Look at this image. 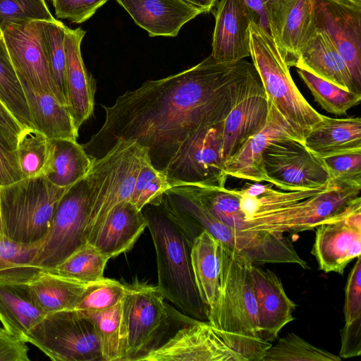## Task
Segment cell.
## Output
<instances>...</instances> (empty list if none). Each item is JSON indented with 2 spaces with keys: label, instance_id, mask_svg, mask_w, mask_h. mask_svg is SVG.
Here are the masks:
<instances>
[{
  "label": "cell",
  "instance_id": "18",
  "mask_svg": "<svg viewBox=\"0 0 361 361\" xmlns=\"http://www.w3.org/2000/svg\"><path fill=\"white\" fill-rule=\"evenodd\" d=\"M269 113V102L257 71L223 121L221 157L224 164L249 138L264 128Z\"/></svg>",
  "mask_w": 361,
  "mask_h": 361
},
{
  "label": "cell",
  "instance_id": "48",
  "mask_svg": "<svg viewBox=\"0 0 361 361\" xmlns=\"http://www.w3.org/2000/svg\"><path fill=\"white\" fill-rule=\"evenodd\" d=\"M23 179L19 169L16 151L0 139V186L8 185Z\"/></svg>",
  "mask_w": 361,
  "mask_h": 361
},
{
  "label": "cell",
  "instance_id": "16",
  "mask_svg": "<svg viewBox=\"0 0 361 361\" xmlns=\"http://www.w3.org/2000/svg\"><path fill=\"white\" fill-rule=\"evenodd\" d=\"M269 35L289 67L314 33V0H274L267 9Z\"/></svg>",
  "mask_w": 361,
  "mask_h": 361
},
{
  "label": "cell",
  "instance_id": "23",
  "mask_svg": "<svg viewBox=\"0 0 361 361\" xmlns=\"http://www.w3.org/2000/svg\"><path fill=\"white\" fill-rule=\"evenodd\" d=\"M149 37H175L180 28L207 13L185 0H116Z\"/></svg>",
  "mask_w": 361,
  "mask_h": 361
},
{
  "label": "cell",
  "instance_id": "38",
  "mask_svg": "<svg viewBox=\"0 0 361 361\" xmlns=\"http://www.w3.org/2000/svg\"><path fill=\"white\" fill-rule=\"evenodd\" d=\"M15 151L23 178L44 176L49 154V139L44 134L35 128H23Z\"/></svg>",
  "mask_w": 361,
  "mask_h": 361
},
{
  "label": "cell",
  "instance_id": "8",
  "mask_svg": "<svg viewBox=\"0 0 361 361\" xmlns=\"http://www.w3.org/2000/svg\"><path fill=\"white\" fill-rule=\"evenodd\" d=\"M248 258L219 241V294L208 322L216 328L260 338L258 306Z\"/></svg>",
  "mask_w": 361,
  "mask_h": 361
},
{
  "label": "cell",
  "instance_id": "33",
  "mask_svg": "<svg viewBox=\"0 0 361 361\" xmlns=\"http://www.w3.org/2000/svg\"><path fill=\"white\" fill-rule=\"evenodd\" d=\"M0 100L23 128H34L25 92L0 35Z\"/></svg>",
  "mask_w": 361,
  "mask_h": 361
},
{
  "label": "cell",
  "instance_id": "11",
  "mask_svg": "<svg viewBox=\"0 0 361 361\" xmlns=\"http://www.w3.org/2000/svg\"><path fill=\"white\" fill-rule=\"evenodd\" d=\"M223 121L200 128L183 143L163 172L173 188L226 187L228 176L221 157Z\"/></svg>",
  "mask_w": 361,
  "mask_h": 361
},
{
  "label": "cell",
  "instance_id": "14",
  "mask_svg": "<svg viewBox=\"0 0 361 361\" xmlns=\"http://www.w3.org/2000/svg\"><path fill=\"white\" fill-rule=\"evenodd\" d=\"M42 20L9 23L0 30V35L20 82L58 100L42 42Z\"/></svg>",
  "mask_w": 361,
  "mask_h": 361
},
{
  "label": "cell",
  "instance_id": "13",
  "mask_svg": "<svg viewBox=\"0 0 361 361\" xmlns=\"http://www.w3.org/2000/svg\"><path fill=\"white\" fill-rule=\"evenodd\" d=\"M164 297L157 286L135 282L127 285L123 312L128 333L126 361L135 360L151 348L169 322Z\"/></svg>",
  "mask_w": 361,
  "mask_h": 361
},
{
  "label": "cell",
  "instance_id": "35",
  "mask_svg": "<svg viewBox=\"0 0 361 361\" xmlns=\"http://www.w3.org/2000/svg\"><path fill=\"white\" fill-rule=\"evenodd\" d=\"M66 27L59 20L51 22L43 21L42 42L58 100L61 104L68 106L66 57L64 45Z\"/></svg>",
  "mask_w": 361,
  "mask_h": 361
},
{
  "label": "cell",
  "instance_id": "44",
  "mask_svg": "<svg viewBox=\"0 0 361 361\" xmlns=\"http://www.w3.org/2000/svg\"><path fill=\"white\" fill-rule=\"evenodd\" d=\"M57 18L74 23L90 19L109 0H51Z\"/></svg>",
  "mask_w": 361,
  "mask_h": 361
},
{
  "label": "cell",
  "instance_id": "42",
  "mask_svg": "<svg viewBox=\"0 0 361 361\" xmlns=\"http://www.w3.org/2000/svg\"><path fill=\"white\" fill-rule=\"evenodd\" d=\"M320 158L330 180L341 185L361 186V149Z\"/></svg>",
  "mask_w": 361,
  "mask_h": 361
},
{
  "label": "cell",
  "instance_id": "29",
  "mask_svg": "<svg viewBox=\"0 0 361 361\" xmlns=\"http://www.w3.org/2000/svg\"><path fill=\"white\" fill-rule=\"evenodd\" d=\"M191 259L196 286L208 320L216 309L219 294V241L204 231L193 240Z\"/></svg>",
  "mask_w": 361,
  "mask_h": 361
},
{
  "label": "cell",
  "instance_id": "54",
  "mask_svg": "<svg viewBox=\"0 0 361 361\" xmlns=\"http://www.w3.org/2000/svg\"><path fill=\"white\" fill-rule=\"evenodd\" d=\"M1 327H2V326H1V323H0V328H1Z\"/></svg>",
  "mask_w": 361,
  "mask_h": 361
},
{
  "label": "cell",
  "instance_id": "17",
  "mask_svg": "<svg viewBox=\"0 0 361 361\" xmlns=\"http://www.w3.org/2000/svg\"><path fill=\"white\" fill-rule=\"evenodd\" d=\"M315 26L332 39L361 92V11L331 0H314Z\"/></svg>",
  "mask_w": 361,
  "mask_h": 361
},
{
  "label": "cell",
  "instance_id": "9",
  "mask_svg": "<svg viewBox=\"0 0 361 361\" xmlns=\"http://www.w3.org/2000/svg\"><path fill=\"white\" fill-rule=\"evenodd\" d=\"M26 341L54 361H103L93 322L75 309L45 314Z\"/></svg>",
  "mask_w": 361,
  "mask_h": 361
},
{
  "label": "cell",
  "instance_id": "6",
  "mask_svg": "<svg viewBox=\"0 0 361 361\" xmlns=\"http://www.w3.org/2000/svg\"><path fill=\"white\" fill-rule=\"evenodd\" d=\"M246 183L234 189L239 198V210L226 224L241 231L273 233L304 231L307 210L313 196L324 190L329 181L317 188L280 191L272 184Z\"/></svg>",
  "mask_w": 361,
  "mask_h": 361
},
{
  "label": "cell",
  "instance_id": "12",
  "mask_svg": "<svg viewBox=\"0 0 361 361\" xmlns=\"http://www.w3.org/2000/svg\"><path fill=\"white\" fill-rule=\"evenodd\" d=\"M262 162L267 183L284 191L314 189L329 181L322 159L298 139L274 141L263 152Z\"/></svg>",
  "mask_w": 361,
  "mask_h": 361
},
{
  "label": "cell",
  "instance_id": "40",
  "mask_svg": "<svg viewBox=\"0 0 361 361\" xmlns=\"http://www.w3.org/2000/svg\"><path fill=\"white\" fill-rule=\"evenodd\" d=\"M173 186L166 176L156 169L147 155L139 170L130 202L140 210L158 200Z\"/></svg>",
  "mask_w": 361,
  "mask_h": 361
},
{
  "label": "cell",
  "instance_id": "30",
  "mask_svg": "<svg viewBox=\"0 0 361 361\" xmlns=\"http://www.w3.org/2000/svg\"><path fill=\"white\" fill-rule=\"evenodd\" d=\"M44 315L23 283L0 281V323L8 334L27 343L29 334Z\"/></svg>",
  "mask_w": 361,
  "mask_h": 361
},
{
  "label": "cell",
  "instance_id": "7",
  "mask_svg": "<svg viewBox=\"0 0 361 361\" xmlns=\"http://www.w3.org/2000/svg\"><path fill=\"white\" fill-rule=\"evenodd\" d=\"M69 188L54 185L44 176L23 178L1 186L4 237L23 245H39Z\"/></svg>",
  "mask_w": 361,
  "mask_h": 361
},
{
  "label": "cell",
  "instance_id": "31",
  "mask_svg": "<svg viewBox=\"0 0 361 361\" xmlns=\"http://www.w3.org/2000/svg\"><path fill=\"white\" fill-rule=\"evenodd\" d=\"M49 154L44 177L59 187H71L90 171L92 159L82 145L71 139H49Z\"/></svg>",
  "mask_w": 361,
  "mask_h": 361
},
{
  "label": "cell",
  "instance_id": "34",
  "mask_svg": "<svg viewBox=\"0 0 361 361\" xmlns=\"http://www.w3.org/2000/svg\"><path fill=\"white\" fill-rule=\"evenodd\" d=\"M0 238V281L25 283L41 269L32 264L38 247Z\"/></svg>",
  "mask_w": 361,
  "mask_h": 361
},
{
  "label": "cell",
  "instance_id": "32",
  "mask_svg": "<svg viewBox=\"0 0 361 361\" xmlns=\"http://www.w3.org/2000/svg\"><path fill=\"white\" fill-rule=\"evenodd\" d=\"M82 312L94 323L103 361H126L128 355V333L123 300L104 310Z\"/></svg>",
  "mask_w": 361,
  "mask_h": 361
},
{
  "label": "cell",
  "instance_id": "15",
  "mask_svg": "<svg viewBox=\"0 0 361 361\" xmlns=\"http://www.w3.org/2000/svg\"><path fill=\"white\" fill-rule=\"evenodd\" d=\"M311 251L324 273L343 274L361 255V198L342 217L317 226Z\"/></svg>",
  "mask_w": 361,
  "mask_h": 361
},
{
  "label": "cell",
  "instance_id": "51",
  "mask_svg": "<svg viewBox=\"0 0 361 361\" xmlns=\"http://www.w3.org/2000/svg\"><path fill=\"white\" fill-rule=\"evenodd\" d=\"M199 8L204 9L207 13L212 11L216 5L217 0H185Z\"/></svg>",
  "mask_w": 361,
  "mask_h": 361
},
{
  "label": "cell",
  "instance_id": "46",
  "mask_svg": "<svg viewBox=\"0 0 361 361\" xmlns=\"http://www.w3.org/2000/svg\"><path fill=\"white\" fill-rule=\"evenodd\" d=\"M341 346L339 357L350 358L361 355V317L345 324L341 330Z\"/></svg>",
  "mask_w": 361,
  "mask_h": 361
},
{
  "label": "cell",
  "instance_id": "37",
  "mask_svg": "<svg viewBox=\"0 0 361 361\" xmlns=\"http://www.w3.org/2000/svg\"><path fill=\"white\" fill-rule=\"evenodd\" d=\"M297 72L315 101L329 113L345 114L360 102L361 93L346 90L303 68H297Z\"/></svg>",
  "mask_w": 361,
  "mask_h": 361
},
{
  "label": "cell",
  "instance_id": "45",
  "mask_svg": "<svg viewBox=\"0 0 361 361\" xmlns=\"http://www.w3.org/2000/svg\"><path fill=\"white\" fill-rule=\"evenodd\" d=\"M347 280L345 290V324L361 317V257L356 259Z\"/></svg>",
  "mask_w": 361,
  "mask_h": 361
},
{
  "label": "cell",
  "instance_id": "39",
  "mask_svg": "<svg viewBox=\"0 0 361 361\" xmlns=\"http://www.w3.org/2000/svg\"><path fill=\"white\" fill-rule=\"evenodd\" d=\"M341 358L288 333L267 350L262 361H340Z\"/></svg>",
  "mask_w": 361,
  "mask_h": 361
},
{
  "label": "cell",
  "instance_id": "41",
  "mask_svg": "<svg viewBox=\"0 0 361 361\" xmlns=\"http://www.w3.org/2000/svg\"><path fill=\"white\" fill-rule=\"evenodd\" d=\"M126 290V285L104 277L89 283L75 310L88 312L113 307L123 300Z\"/></svg>",
  "mask_w": 361,
  "mask_h": 361
},
{
  "label": "cell",
  "instance_id": "26",
  "mask_svg": "<svg viewBox=\"0 0 361 361\" xmlns=\"http://www.w3.org/2000/svg\"><path fill=\"white\" fill-rule=\"evenodd\" d=\"M23 283L32 301L44 314L74 310L87 284L47 269H41Z\"/></svg>",
  "mask_w": 361,
  "mask_h": 361
},
{
  "label": "cell",
  "instance_id": "49",
  "mask_svg": "<svg viewBox=\"0 0 361 361\" xmlns=\"http://www.w3.org/2000/svg\"><path fill=\"white\" fill-rule=\"evenodd\" d=\"M23 128L0 100V139L11 149L16 150L17 141Z\"/></svg>",
  "mask_w": 361,
  "mask_h": 361
},
{
  "label": "cell",
  "instance_id": "19",
  "mask_svg": "<svg viewBox=\"0 0 361 361\" xmlns=\"http://www.w3.org/2000/svg\"><path fill=\"white\" fill-rule=\"evenodd\" d=\"M214 16L210 55L223 63L250 56V25L254 18L245 0H220Z\"/></svg>",
  "mask_w": 361,
  "mask_h": 361
},
{
  "label": "cell",
  "instance_id": "5",
  "mask_svg": "<svg viewBox=\"0 0 361 361\" xmlns=\"http://www.w3.org/2000/svg\"><path fill=\"white\" fill-rule=\"evenodd\" d=\"M250 57L266 95L284 117L297 136L305 137L322 120L295 85L287 65L272 37L254 22L250 25Z\"/></svg>",
  "mask_w": 361,
  "mask_h": 361
},
{
  "label": "cell",
  "instance_id": "47",
  "mask_svg": "<svg viewBox=\"0 0 361 361\" xmlns=\"http://www.w3.org/2000/svg\"><path fill=\"white\" fill-rule=\"evenodd\" d=\"M26 342L0 328V361H29Z\"/></svg>",
  "mask_w": 361,
  "mask_h": 361
},
{
  "label": "cell",
  "instance_id": "27",
  "mask_svg": "<svg viewBox=\"0 0 361 361\" xmlns=\"http://www.w3.org/2000/svg\"><path fill=\"white\" fill-rule=\"evenodd\" d=\"M33 127L48 139L77 140L78 130L67 106L53 95L21 82Z\"/></svg>",
  "mask_w": 361,
  "mask_h": 361
},
{
  "label": "cell",
  "instance_id": "2",
  "mask_svg": "<svg viewBox=\"0 0 361 361\" xmlns=\"http://www.w3.org/2000/svg\"><path fill=\"white\" fill-rule=\"evenodd\" d=\"M159 200L142 209L156 252L157 286L183 316L208 322L192 269L193 242Z\"/></svg>",
  "mask_w": 361,
  "mask_h": 361
},
{
  "label": "cell",
  "instance_id": "36",
  "mask_svg": "<svg viewBox=\"0 0 361 361\" xmlns=\"http://www.w3.org/2000/svg\"><path fill=\"white\" fill-rule=\"evenodd\" d=\"M110 259L87 243L57 267L47 269L67 279L89 283L103 279Z\"/></svg>",
  "mask_w": 361,
  "mask_h": 361
},
{
  "label": "cell",
  "instance_id": "10",
  "mask_svg": "<svg viewBox=\"0 0 361 361\" xmlns=\"http://www.w3.org/2000/svg\"><path fill=\"white\" fill-rule=\"evenodd\" d=\"M90 199L86 175L71 186L59 202L49 231L33 259L34 265L51 269L87 243L85 231Z\"/></svg>",
  "mask_w": 361,
  "mask_h": 361
},
{
  "label": "cell",
  "instance_id": "4",
  "mask_svg": "<svg viewBox=\"0 0 361 361\" xmlns=\"http://www.w3.org/2000/svg\"><path fill=\"white\" fill-rule=\"evenodd\" d=\"M192 321L135 360L262 361L272 345L259 338L219 329L208 322Z\"/></svg>",
  "mask_w": 361,
  "mask_h": 361
},
{
  "label": "cell",
  "instance_id": "52",
  "mask_svg": "<svg viewBox=\"0 0 361 361\" xmlns=\"http://www.w3.org/2000/svg\"><path fill=\"white\" fill-rule=\"evenodd\" d=\"M348 8L361 11V0H331Z\"/></svg>",
  "mask_w": 361,
  "mask_h": 361
},
{
  "label": "cell",
  "instance_id": "50",
  "mask_svg": "<svg viewBox=\"0 0 361 361\" xmlns=\"http://www.w3.org/2000/svg\"><path fill=\"white\" fill-rule=\"evenodd\" d=\"M274 0H245L251 11L254 23L269 33L267 17V9L269 5Z\"/></svg>",
  "mask_w": 361,
  "mask_h": 361
},
{
  "label": "cell",
  "instance_id": "3",
  "mask_svg": "<svg viewBox=\"0 0 361 361\" xmlns=\"http://www.w3.org/2000/svg\"><path fill=\"white\" fill-rule=\"evenodd\" d=\"M164 202L192 241L205 231L253 263L295 264L305 269L310 268L284 233L231 228L219 221L182 187L168 190Z\"/></svg>",
  "mask_w": 361,
  "mask_h": 361
},
{
  "label": "cell",
  "instance_id": "28",
  "mask_svg": "<svg viewBox=\"0 0 361 361\" xmlns=\"http://www.w3.org/2000/svg\"><path fill=\"white\" fill-rule=\"evenodd\" d=\"M305 145L319 157L361 149L360 117L322 120L305 137Z\"/></svg>",
  "mask_w": 361,
  "mask_h": 361
},
{
  "label": "cell",
  "instance_id": "1",
  "mask_svg": "<svg viewBox=\"0 0 361 361\" xmlns=\"http://www.w3.org/2000/svg\"><path fill=\"white\" fill-rule=\"evenodd\" d=\"M256 73L245 60L223 63L209 55L182 72L147 80L112 106L102 105L104 122L82 147L95 159L118 140L135 141L164 172L188 137L226 118Z\"/></svg>",
  "mask_w": 361,
  "mask_h": 361
},
{
  "label": "cell",
  "instance_id": "21",
  "mask_svg": "<svg viewBox=\"0 0 361 361\" xmlns=\"http://www.w3.org/2000/svg\"><path fill=\"white\" fill-rule=\"evenodd\" d=\"M269 102V113L265 126L227 160L225 167L228 176L256 183L267 182L262 162V154L267 147L280 139L300 140L284 117Z\"/></svg>",
  "mask_w": 361,
  "mask_h": 361
},
{
  "label": "cell",
  "instance_id": "20",
  "mask_svg": "<svg viewBox=\"0 0 361 361\" xmlns=\"http://www.w3.org/2000/svg\"><path fill=\"white\" fill-rule=\"evenodd\" d=\"M250 278L258 306L260 338L271 343L287 324L295 319L293 313L296 305L272 271L252 263Z\"/></svg>",
  "mask_w": 361,
  "mask_h": 361
},
{
  "label": "cell",
  "instance_id": "24",
  "mask_svg": "<svg viewBox=\"0 0 361 361\" xmlns=\"http://www.w3.org/2000/svg\"><path fill=\"white\" fill-rule=\"evenodd\" d=\"M146 228L142 210L125 200L109 211L88 243L111 259L129 251Z\"/></svg>",
  "mask_w": 361,
  "mask_h": 361
},
{
  "label": "cell",
  "instance_id": "25",
  "mask_svg": "<svg viewBox=\"0 0 361 361\" xmlns=\"http://www.w3.org/2000/svg\"><path fill=\"white\" fill-rule=\"evenodd\" d=\"M296 68H303L346 90L361 93L356 88L348 66L332 39L316 27L300 50Z\"/></svg>",
  "mask_w": 361,
  "mask_h": 361
},
{
  "label": "cell",
  "instance_id": "22",
  "mask_svg": "<svg viewBox=\"0 0 361 361\" xmlns=\"http://www.w3.org/2000/svg\"><path fill=\"white\" fill-rule=\"evenodd\" d=\"M85 33L80 27H66L68 106L78 130L93 114L96 90L95 80L86 68L81 54V43Z\"/></svg>",
  "mask_w": 361,
  "mask_h": 361
},
{
  "label": "cell",
  "instance_id": "53",
  "mask_svg": "<svg viewBox=\"0 0 361 361\" xmlns=\"http://www.w3.org/2000/svg\"><path fill=\"white\" fill-rule=\"evenodd\" d=\"M0 192H1V186H0ZM4 230H3V224L1 219V198H0V238H4Z\"/></svg>",
  "mask_w": 361,
  "mask_h": 361
},
{
  "label": "cell",
  "instance_id": "43",
  "mask_svg": "<svg viewBox=\"0 0 361 361\" xmlns=\"http://www.w3.org/2000/svg\"><path fill=\"white\" fill-rule=\"evenodd\" d=\"M56 20L45 0H0V30L13 22Z\"/></svg>",
  "mask_w": 361,
  "mask_h": 361
}]
</instances>
